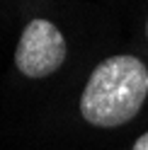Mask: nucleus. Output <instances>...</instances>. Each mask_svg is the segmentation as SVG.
Listing matches in <instances>:
<instances>
[{
    "instance_id": "1",
    "label": "nucleus",
    "mask_w": 148,
    "mask_h": 150,
    "mask_svg": "<svg viewBox=\"0 0 148 150\" xmlns=\"http://www.w3.org/2000/svg\"><path fill=\"white\" fill-rule=\"evenodd\" d=\"M148 97V68L136 56H109L92 70L80 97V114L92 126L131 121Z\"/></svg>"
},
{
    "instance_id": "2",
    "label": "nucleus",
    "mask_w": 148,
    "mask_h": 150,
    "mask_svg": "<svg viewBox=\"0 0 148 150\" xmlns=\"http://www.w3.org/2000/svg\"><path fill=\"white\" fill-rule=\"evenodd\" d=\"M66 61V39L49 20L27 22L15 51V65L27 78H46Z\"/></svg>"
},
{
    "instance_id": "3",
    "label": "nucleus",
    "mask_w": 148,
    "mask_h": 150,
    "mask_svg": "<svg viewBox=\"0 0 148 150\" xmlns=\"http://www.w3.org/2000/svg\"><path fill=\"white\" fill-rule=\"evenodd\" d=\"M134 150H148V133H143V136L134 143Z\"/></svg>"
},
{
    "instance_id": "4",
    "label": "nucleus",
    "mask_w": 148,
    "mask_h": 150,
    "mask_svg": "<svg viewBox=\"0 0 148 150\" xmlns=\"http://www.w3.org/2000/svg\"><path fill=\"white\" fill-rule=\"evenodd\" d=\"M146 32H148V27H146Z\"/></svg>"
}]
</instances>
